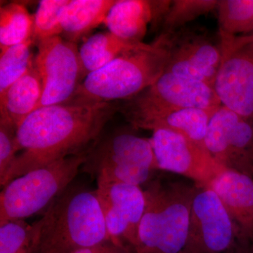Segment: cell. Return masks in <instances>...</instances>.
<instances>
[{
  "instance_id": "6da1fadb",
  "label": "cell",
  "mask_w": 253,
  "mask_h": 253,
  "mask_svg": "<svg viewBox=\"0 0 253 253\" xmlns=\"http://www.w3.org/2000/svg\"><path fill=\"white\" fill-rule=\"evenodd\" d=\"M119 109L113 102L43 106L28 116L17 129L18 151L4 179L10 181L50 163L87 152Z\"/></svg>"
},
{
  "instance_id": "7a4b0ae2",
  "label": "cell",
  "mask_w": 253,
  "mask_h": 253,
  "mask_svg": "<svg viewBox=\"0 0 253 253\" xmlns=\"http://www.w3.org/2000/svg\"><path fill=\"white\" fill-rule=\"evenodd\" d=\"M175 38V32H162L153 42H141L126 51L89 74L67 103H111L139 94L164 73Z\"/></svg>"
},
{
  "instance_id": "3957f363",
  "label": "cell",
  "mask_w": 253,
  "mask_h": 253,
  "mask_svg": "<svg viewBox=\"0 0 253 253\" xmlns=\"http://www.w3.org/2000/svg\"><path fill=\"white\" fill-rule=\"evenodd\" d=\"M36 253H71L112 239L96 191L71 184L43 213Z\"/></svg>"
},
{
  "instance_id": "277c9868",
  "label": "cell",
  "mask_w": 253,
  "mask_h": 253,
  "mask_svg": "<svg viewBox=\"0 0 253 253\" xmlns=\"http://www.w3.org/2000/svg\"><path fill=\"white\" fill-rule=\"evenodd\" d=\"M198 187L191 181L163 178L148 183L134 253H184L191 206Z\"/></svg>"
},
{
  "instance_id": "5b68a950",
  "label": "cell",
  "mask_w": 253,
  "mask_h": 253,
  "mask_svg": "<svg viewBox=\"0 0 253 253\" xmlns=\"http://www.w3.org/2000/svg\"><path fill=\"white\" fill-rule=\"evenodd\" d=\"M88 152V151H87ZM87 152L68 156L10 181L0 194V224L26 218L47 209L77 175Z\"/></svg>"
},
{
  "instance_id": "8992f818",
  "label": "cell",
  "mask_w": 253,
  "mask_h": 253,
  "mask_svg": "<svg viewBox=\"0 0 253 253\" xmlns=\"http://www.w3.org/2000/svg\"><path fill=\"white\" fill-rule=\"evenodd\" d=\"M83 171L96 181H118L141 186L158 170L149 139L118 129L100 136L86 154Z\"/></svg>"
},
{
  "instance_id": "52a82bcc",
  "label": "cell",
  "mask_w": 253,
  "mask_h": 253,
  "mask_svg": "<svg viewBox=\"0 0 253 253\" xmlns=\"http://www.w3.org/2000/svg\"><path fill=\"white\" fill-rule=\"evenodd\" d=\"M221 105L212 86L165 72L152 85L125 101L121 110L129 121L167 109H200L214 112Z\"/></svg>"
},
{
  "instance_id": "ba28073f",
  "label": "cell",
  "mask_w": 253,
  "mask_h": 253,
  "mask_svg": "<svg viewBox=\"0 0 253 253\" xmlns=\"http://www.w3.org/2000/svg\"><path fill=\"white\" fill-rule=\"evenodd\" d=\"M242 241L239 228L216 193L198 187L184 253H229Z\"/></svg>"
},
{
  "instance_id": "9c48e42d",
  "label": "cell",
  "mask_w": 253,
  "mask_h": 253,
  "mask_svg": "<svg viewBox=\"0 0 253 253\" xmlns=\"http://www.w3.org/2000/svg\"><path fill=\"white\" fill-rule=\"evenodd\" d=\"M220 45L216 94L221 105L253 120V35L221 40Z\"/></svg>"
},
{
  "instance_id": "30bf717a",
  "label": "cell",
  "mask_w": 253,
  "mask_h": 253,
  "mask_svg": "<svg viewBox=\"0 0 253 253\" xmlns=\"http://www.w3.org/2000/svg\"><path fill=\"white\" fill-rule=\"evenodd\" d=\"M204 144L218 164L253 178V120L221 105L210 120Z\"/></svg>"
},
{
  "instance_id": "8fae6325",
  "label": "cell",
  "mask_w": 253,
  "mask_h": 253,
  "mask_svg": "<svg viewBox=\"0 0 253 253\" xmlns=\"http://www.w3.org/2000/svg\"><path fill=\"white\" fill-rule=\"evenodd\" d=\"M36 45L35 62L43 86L38 109L67 103L83 81L77 44L56 36Z\"/></svg>"
},
{
  "instance_id": "7c38bea8",
  "label": "cell",
  "mask_w": 253,
  "mask_h": 253,
  "mask_svg": "<svg viewBox=\"0 0 253 253\" xmlns=\"http://www.w3.org/2000/svg\"><path fill=\"white\" fill-rule=\"evenodd\" d=\"M149 139L158 170L184 176L199 187H209L226 169L213 159L207 150L179 133L156 129Z\"/></svg>"
},
{
  "instance_id": "4fadbf2b",
  "label": "cell",
  "mask_w": 253,
  "mask_h": 253,
  "mask_svg": "<svg viewBox=\"0 0 253 253\" xmlns=\"http://www.w3.org/2000/svg\"><path fill=\"white\" fill-rule=\"evenodd\" d=\"M95 191L109 236L134 251L146 206L144 190L126 183L98 181Z\"/></svg>"
},
{
  "instance_id": "5bb4252c",
  "label": "cell",
  "mask_w": 253,
  "mask_h": 253,
  "mask_svg": "<svg viewBox=\"0 0 253 253\" xmlns=\"http://www.w3.org/2000/svg\"><path fill=\"white\" fill-rule=\"evenodd\" d=\"M221 57L220 44L216 45L204 37L189 36L179 40L176 35L165 72L214 87Z\"/></svg>"
},
{
  "instance_id": "9a60e30c",
  "label": "cell",
  "mask_w": 253,
  "mask_h": 253,
  "mask_svg": "<svg viewBox=\"0 0 253 253\" xmlns=\"http://www.w3.org/2000/svg\"><path fill=\"white\" fill-rule=\"evenodd\" d=\"M172 1L117 0L104 21L109 31L126 42H142L148 25L162 21Z\"/></svg>"
},
{
  "instance_id": "2e32d148",
  "label": "cell",
  "mask_w": 253,
  "mask_h": 253,
  "mask_svg": "<svg viewBox=\"0 0 253 253\" xmlns=\"http://www.w3.org/2000/svg\"><path fill=\"white\" fill-rule=\"evenodd\" d=\"M221 200L245 241H253V178L225 169L209 186Z\"/></svg>"
},
{
  "instance_id": "e0dca14e",
  "label": "cell",
  "mask_w": 253,
  "mask_h": 253,
  "mask_svg": "<svg viewBox=\"0 0 253 253\" xmlns=\"http://www.w3.org/2000/svg\"><path fill=\"white\" fill-rule=\"evenodd\" d=\"M214 112L200 109H167L138 116L127 121L134 129L152 131L162 129L179 133L206 149V131Z\"/></svg>"
},
{
  "instance_id": "ac0fdd59",
  "label": "cell",
  "mask_w": 253,
  "mask_h": 253,
  "mask_svg": "<svg viewBox=\"0 0 253 253\" xmlns=\"http://www.w3.org/2000/svg\"><path fill=\"white\" fill-rule=\"evenodd\" d=\"M42 93V82L34 59L26 74L0 96V117L6 118L18 127L38 109Z\"/></svg>"
},
{
  "instance_id": "d6986e66",
  "label": "cell",
  "mask_w": 253,
  "mask_h": 253,
  "mask_svg": "<svg viewBox=\"0 0 253 253\" xmlns=\"http://www.w3.org/2000/svg\"><path fill=\"white\" fill-rule=\"evenodd\" d=\"M116 1L70 0L61 19V38L75 44L85 39L93 30L104 23Z\"/></svg>"
},
{
  "instance_id": "ffe728a7",
  "label": "cell",
  "mask_w": 253,
  "mask_h": 253,
  "mask_svg": "<svg viewBox=\"0 0 253 253\" xmlns=\"http://www.w3.org/2000/svg\"><path fill=\"white\" fill-rule=\"evenodd\" d=\"M126 42L111 32H101L86 38L79 49L83 81L138 44Z\"/></svg>"
},
{
  "instance_id": "44dd1931",
  "label": "cell",
  "mask_w": 253,
  "mask_h": 253,
  "mask_svg": "<svg viewBox=\"0 0 253 253\" xmlns=\"http://www.w3.org/2000/svg\"><path fill=\"white\" fill-rule=\"evenodd\" d=\"M34 15L21 3L11 2L0 8V51L32 39Z\"/></svg>"
},
{
  "instance_id": "7402d4cb",
  "label": "cell",
  "mask_w": 253,
  "mask_h": 253,
  "mask_svg": "<svg viewBox=\"0 0 253 253\" xmlns=\"http://www.w3.org/2000/svg\"><path fill=\"white\" fill-rule=\"evenodd\" d=\"M221 40L253 31V0H219L217 7Z\"/></svg>"
},
{
  "instance_id": "603a6c76",
  "label": "cell",
  "mask_w": 253,
  "mask_h": 253,
  "mask_svg": "<svg viewBox=\"0 0 253 253\" xmlns=\"http://www.w3.org/2000/svg\"><path fill=\"white\" fill-rule=\"evenodd\" d=\"M42 219L33 224L25 220L0 224V253H36Z\"/></svg>"
},
{
  "instance_id": "cb8c5ba5",
  "label": "cell",
  "mask_w": 253,
  "mask_h": 253,
  "mask_svg": "<svg viewBox=\"0 0 253 253\" xmlns=\"http://www.w3.org/2000/svg\"><path fill=\"white\" fill-rule=\"evenodd\" d=\"M34 44L31 39L0 51V96L26 74L33 64L36 56L32 51Z\"/></svg>"
},
{
  "instance_id": "d4e9b609",
  "label": "cell",
  "mask_w": 253,
  "mask_h": 253,
  "mask_svg": "<svg viewBox=\"0 0 253 253\" xmlns=\"http://www.w3.org/2000/svg\"><path fill=\"white\" fill-rule=\"evenodd\" d=\"M70 0H42L34 14V27L32 40L35 44L39 42L62 33L61 19L63 11Z\"/></svg>"
},
{
  "instance_id": "484cf974",
  "label": "cell",
  "mask_w": 253,
  "mask_h": 253,
  "mask_svg": "<svg viewBox=\"0 0 253 253\" xmlns=\"http://www.w3.org/2000/svg\"><path fill=\"white\" fill-rule=\"evenodd\" d=\"M219 0H173L161 23L163 33H173L186 23L217 9Z\"/></svg>"
},
{
  "instance_id": "4316f807",
  "label": "cell",
  "mask_w": 253,
  "mask_h": 253,
  "mask_svg": "<svg viewBox=\"0 0 253 253\" xmlns=\"http://www.w3.org/2000/svg\"><path fill=\"white\" fill-rule=\"evenodd\" d=\"M17 129L9 120L0 117V180L4 179L17 156Z\"/></svg>"
},
{
  "instance_id": "83f0119b",
  "label": "cell",
  "mask_w": 253,
  "mask_h": 253,
  "mask_svg": "<svg viewBox=\"0 0 253 253\" xmlns=\"http://www.w3.org/2000/svg\"><path fill=\"white\" fill-rule=\"evenodd\" d=\"M71 253H134L126 245L113 239L106 240L89 247L77 250Z\"/></svg>"
},
{
  "instance_id": "f1b7e54d",
  "label": "cell",
  "mask_w": 253,
  "mask_h": 253,
  "mask_svg": "<svg viewBox=\"0 0 253 253\" xmlns=\"http://www.w3.org/2000/svg\"><path fill=\"white\" fill-rule=\"evenodd\" d=\"M229 253H253V241H243Z\"/></svg>"
},
{
  "instance_id": "f546056e",
  "label": "cell",
  "mask_w": 253,
  "mask_h": 253,
  "mask_svg": "<svg viewBox=\"0 0 253 253\" xmlns=\"http://www.w3.org/2000/svg\"><path fill=\"white\" fill-rule=\"evenodd\" d=\"M250 35V34H249ZM251 35H253V31L252 32V33H251Z\"/></svg>"
}]
</instances>
